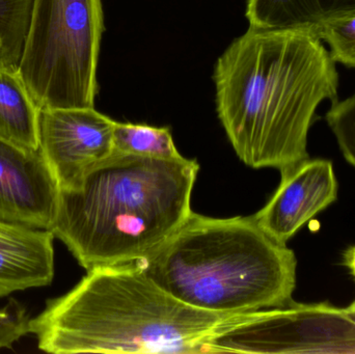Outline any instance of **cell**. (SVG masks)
Segmentation results:
<instances>
[{"mask_svg":"<svg viewBox=\"0 0 355 354\" xmlns=\"http://www.w3.org/2000/svg\"><path fill=\"white\" fill-rule=\"evenodd\" d=\"M114 152L157 159H180L168 128L114 122Z\"/></svg>","mask_w":355,"mask_h":354,"instance_id":"4fadbf2b","label":"cell"},{"mask_svg":"<svg viewBox=\"0 0 355 354\" xmlns=\"http://www.w3.org/2000/svg\"><path fill=\"white\" fill-rule=\"evenodd\" d=\"M216 109L239 159L279 172L309 159L317 108L337 101L339 75L329 50L302 29L250 27L215 64Z\"/></svg>","mask_w":355,"mask_h":354,"instance_id":"6da1fadb","label":"cell"},{"mask_svg":"<svg viewBox=\"0 0 355 354\" xmlns=\"http://www.w3.org/2000/svg\"><path fill=\"white\" fill-rule=\"evenodd\" d=\"M348 309H349L350 311L354 312L355 314V301H354V303H352V305L348 307Z\"/></svg>","mask_w":355,"mask_h":354,"instance_id":"d6986e66","label":"cell"},{"mask_svg":"<svg viewBox=\"0 0 355 354\" xmlns=\"http://www.w3.org/2000/svg\"><path fill=\"white\" fill-rule=\"evenodd\" d=\"M208 353H355V314L296 303L238 314L205 342Z\"/></svg>","mask_w":355,"mask_h":354,"instance_id":"8992f818","label":"cell"},{"mask_svg":"<svg viewBox=\"0 0 355 354\" xmlns=\"http://www.w3.org/2000/svg\"><path fill=\"white\" fill-rule=\"evenodd\" d=\"M196 160L114 152L74 188L60 189L51 232L87 272L137 263L191 214Z\"/></svg>","mask_w":355,"mask_h":354,"instance_id":"7a4b0ae2","label":"cell"},{"mask_svg":"<svg viewBox=\"0 0 355 354\" xmlns=\"http://www.w3.org/2000/svg\"><path fill=\"white\" fill-rule=\"evenodd\" d=\"M60 186L41 150L0 139V220L51 231Z\"/></svg>","mask_w":355,"mask_h":354,"instance_id":"ba28073f","label":"cell"},{"mask_svg":"<svg viewBox=\"0 0 355 354\" xmlns=\"http://www.w3.org/2000/svg\"><path fill=\"white\" fill-rule=\"evenodd\" d=\"M29 320L25 308L14 299L0 309V351L12 348L29 334Z\"/></svg>","mask_w":355,"mask_h":354,"instance_id":"e0dca14e","label":"cell"},{"mask_svg":"<svg viewBox=\"0 0 355 354\" xmlns=\"http://www.w3.org/2000/svg\"><path fill=\"white\" fill-rule=\"evenodd\" d=\"M233 316L181 303L131 263L87 272L29 320V334L54 354L206 353L207 339Z\"/></svg>","mask_w":355,"mask_h":354,"instance_id":"3957f363","label":"cell"},{"mask_svg":"<svg viewBox=\"0 0 355 354\" xmlns=\"http://www.w3.org/2000/svg\"><path fill=\"white\" fill-rule=\"evenodd\" d=\"M54 238L51 231L0 220V297L51 284Z\"/></svg>","mask_w":355,"mask_h":354,"instance_id":"30bf717a","label":"cell"},{"mask_svg":"<svg viewBox=\"0 0 355 354\" xmlns=\"http://www.w3.org/2000/svg\"><path fill=\"white\" fill-rule=\"evenodd\" d=\"M318 37L329 45L334 62L355 68V15L327 25Z\"/></svg>","mask_w":355,"mask_h":354,"instance_id":"2e32d148","label":"cell"},{"mask_svg":"<svg viewBox=\"0 0 355 354\" xmlns=\"http://www.w3.org/2000/svg\"><path fill=\"white\" fill-rule=\"evenodd\" d=\"M102 0H33L19 74L40 109L93 108Z\"/></svg>","mask_w":355,"mask_h":354,"instance_id":"5b68a950","label":"cell"},{"mask_svg":"<svg viewBox=\"0 0 355 354\" xmlns=\"http://www.w3.org/2000/svg\"><path fill=\"white\" fill-rule=\"evenodd\" d=\"M355 15V0H248L246 18L258 29H302L314 33Z\"/></svg>","mask_w":355,"mask_h":354,"instance_id":"8fae6325","label":"cell"},{"mask_svg":"<svg viewBox=\"0 0 355 354\" xmlns=\"http://www.w3.org/2000/svg\"><path fill=\"white\" fill-rule=\"evenodd\" d=\"M114 121L93 108L40 109V150L60 189H71L114 152Z\"/></svg>","mask_w":355,"mask_h":354,"instance_id":"52a82bcc","label":"cell"},{"mask_svg":"<svg viewBox=\"0 0 355 354\" xmlns=\"http://www.w3.org/2000/svg\"><path fill=\"white\" fill-rule=\"evenodd\" d=\"M333 162L309 159L281 172V183L254 218L267 235L287 245L296 233L338 199Z\"/></svg>","mask_w":355,"mask_h":354,"instance_id":"9c48e42d","label":"cell"},{"mask_svg":"<svg viewBox=\"0 0 355 354\" xmlns=\"http://www.w3.org/2000/svg\"><path fill=\"white\" fill-rule=\"evenodd\" d=\"M327 121L342 155L355 168V94L343 101L334 102Z\"/></svg>","mask_w":355,"mask_h":354,"instance_id":"9a60e30c","label":"cell"},{"mask_svg":"<svg viewBox=\"0 0 355 354\" xmlns=\"http://www.w3.org/2000/svg\"><path fill=\"white\" fill-rule=\"evenodd\" d=\"M166 292L202 311L237 315L293 303L297 260L254 216L191 212L155 251L137 262Z\"/></svg>","mask_w":355,"mask_h":354,"instance_id":"277c9868","label":"cell"},{"mask_svg":"<svg viewBox=\"0 0 355 354\" xmlns=\"http://www.w3.org/2000/svg\"><path fill=\"white\" fill-rule=\"evenodd\" d=\"M40 108L19 74L18 67L0 64V139L39 150Z\"/></svg>","mask_w":355,"mask_h":354,"instance_id":"7c38bea8","label":"cell"},{"mask_svg":"<svg viewBox=\"0 0 355 354\" xmlns=\"http://www.w3.org/2000/svg\"><path fill=\"white\" fill-rule=\"evenodd\" d=\"M33 0H0V64L18 67L31 21Z\"/></svg>","mask_w":355,"mask_h":354,"instance_id":"5bb4252c","label":"cell"},{"mask_svg":"<svg viewBox=\"0 0 355 354\" xmlns=\"http://www.w3.org/2000/svg\"><path fill=\"white\" fill-rule=\"evenodd\" d=\"M343 264L349 269L350 274L355 280V247H349L344 253Z\"/></svg>","mask_w":355,"mask_h":354,"instance_id":"ac0fdd59","label":"cell"}]
</instances>
